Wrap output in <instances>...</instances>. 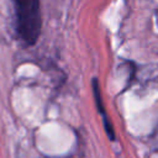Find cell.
Masks as SVG:
<instances>
[{"instance_id":"6da1fadb","label":"cell","mask_w":158,"mask_h":158,"mask_svg":"<svg viewBox=\"0 0 158 158\" xmlns=\"http://www.w3.org/2000/svg\"><path fill=\"white\" fill-rule=\"evenodd\" d=\"M15 7V30L26 46H33L41 33L42 16L40 0H12Z\"/></svg>"},{"instance_id":"7a4b0ae2","label":"cell","mask_w":158,"mask_h":158,"mask_svg":"<svg viewBox=\"0 0 158 158\" xmlns=\"http://www.w3.org/2000/svg\"><path fill=\"white\" fill-rule=\"evenodd\" d=\"M93 91H94V96H95V101H96V105H98V110L99 112L101 114L102 116V121H104V125H105V128H106V132H107V136L110 137V139H115V135H114V130H112V126L105 114V110H104V106H102V100H101V96H100V90H99V83H98V79L94 78L93 79Z\"/></svg>"}]
</instances>
